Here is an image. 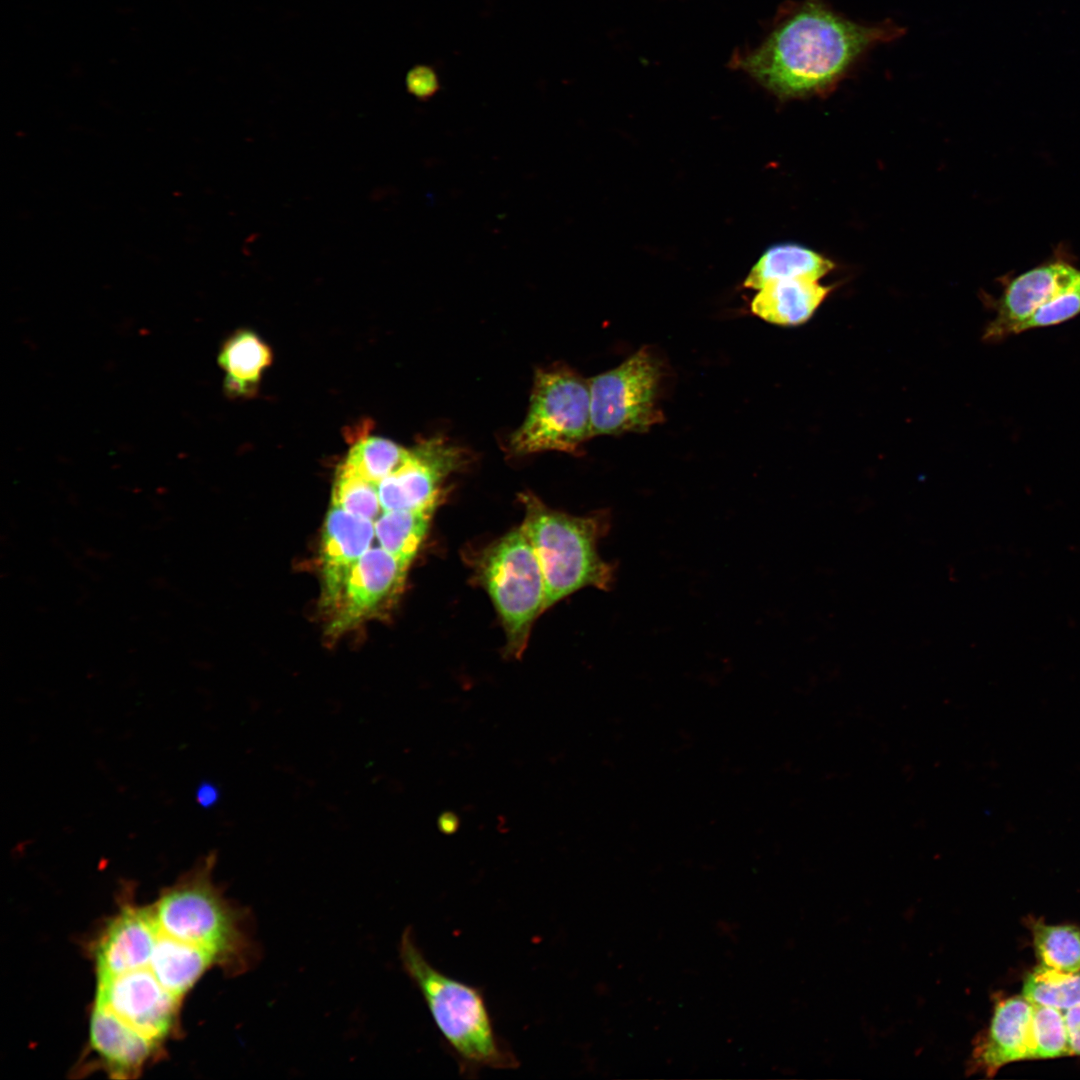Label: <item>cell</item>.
<instances>
[{"label": "cell", "mask_w": 1080, "mask_h": 1080, "mask_svg": "<svg viewBox=\"0 0 1080 1080\" xmlns=\"http://www.w3.org/2000/svg\"><path fill=\"white\" fill-rule=\"evenodd\" d=\"M905 33L891 20H851L823 0L789 1L755 47L730 62L782 98L831 91L877 46Z\"/></svg>", "instance_id": "obj_1"}, {"label": "cell", "mask_w": 1080, "mask_h": 1080, "mask_svg": "<svg viewBox=\"0 0 1080 1080\" xmlns=\"http://www.w3.org/2000/svg\"><path fill=\"white\" fill-rule=\"evenodd\" d=\"M216 859L210 852L150 906L164 932L208 950L226 976H238L255 967L260 948L251 912L213 881Z\"/></svg>", "instance_id": "obj_2"}, {"label": "cell", "mask_w": 1080, "mask_h": 1080, "mask_svg": "<svg viewBox=\"0 0 1080 1080\" xmlns=\"http://www.w3.org/2000/svg\"><path fill=\"white\" fill-rule=\"evenodd\" d=\"M402 967L422 994L435 1025L456 1057L460 1072L482 1068L515 1069V1054L498 1037L480 989L454 979L429 963L418 947L413 931L401 935Z\"/></svg>", "instance_id": "obj_3"}, {"label": "cell", "mask_w": 1080, "mask_h": 1080, "mask_svg": "<svg viewBox=\"0 0 1080 1080\" xmlns=\"http://www.w3.org/2000/svg\"><path fill=\"white\" fill-rule=\"evenodd\" d=\"M522 527L537 555L545 583L544 610L584 588L611 589L614 564L604 561L598 540L609 529V513L576 517L553 510L531 492L520 494Z\"/></svg>", "instance_id": "obj_4"}, {"label": "cell", "mask_w": 1080, "mask_h": 1080, "mask_svg": "<svg viewBox=\"0 0 1080 1080\" xmlns=\"http://www.w3.org/2000/svg\"><path fill=\"white\" fill-rule=\"evenodd\" d=\"M473 569L501 619L506 636L505 656L521 657L533 622L544 612L545 603L543 573L523 527L478 552Z\"/></svg>", "instance_id": "obj_5"}, {"label": "cell", "mask_w": 1080, "mask_h": 1080, "mask_svg": "<svg viewBox=\"0 0 1080 1080\" xmlns=\"http://www.w3.org/2000/svg\"><path fill=\"white\" fill-rule=\"evenodd\" d=\"M592 436L589 379L563 366L538 369L527 415L509 439L510 450L519 455L574 453Z\"/></svg>", "instance_id": "obj_6"}, {"label": "cell", "mask_w": 1080, "mask_h": 1080, "mask_svg": "<svg viewBox=\"0 0 1080 1080\" xmlns=\"http://www.w3.org/2000/svg\"><path fill=\"white\" fill-rule=\"evenodd\" d=\"M661 377L660 363L644 347L589 379L593 436L643 433L661 422L657 405Z\"/></svg>", "instance_id": "obj_7"}, {"label": "cell", "mask_w": 1080, "mask_h": 1080, "mask_svg": "<svg viewBox=\"0 0 1080 1080\" xmlns=\"http://www.w3.org/2000/svg\"><path fill=\"white\" fill-rule=\"evenodd\" d=\"M182 1002L148 970L98 977L94 1006L127 1025L159 1049L178 1032Z\"/></svg>", "instance_id": "obj_8"}, {"label": "cell", "mask_w": 1080, "mask_h": 1080, "mask_svg": "<svg viewBox=\"0 0 1080 1080\" xmlns=\"http://www.w3.org/2000/svg\"><path fill=\"white\" fill-rule=\"evenodd\" d=\"M466 451L436 436L410 449L404 462L377 484L382 512L436 509L448 477L467 463Z\"/></svg>", "instance_id": "obj_9"}, {"label": "cell", "mask_w": 1080, "mask_h": 1080, "mask_svg": "<svg viewBox=\"0 0 1080 1080\" xmlns=\"http://www.w3.org/2000/svg\"><path fill=\"white\" fill-rule=\"evenodd\" d=\"M409 566L382 547L370 548L347 577L328 634H344L394 600L404 586Z\"/></svg>", "instance_id": "obj_10"}, {"label": "cell", "mask_w": 1080, "mask_h": 1080, "mask_svg": "<svg viewBox=\"0 0 1080 1080\" xmlns=\"http://www.w3.org/2000/svg\"><path fill=\"white\" fill-rule=\"evenodd\" d=\"M1079 272L1069 262L1054 260L1008 280L1001 296L991 301L995 317L986 326L983 339L998 342L1021 333L1024 323Z\"/></svg>", "instance_id": "obj_11"}, {"label": "cell", "mask_w": 1080, "mask_h": 1080, "mask_svg": "<svg viewBox=\"0 0 1080 1080\" xmlns=\"http://www.w3.org/2000/svg\"><path fill=\"white\" fill-rule=\"evenodd\" d=\"M374 536L373 521L331 505L320 543L323 608L332 612L336 609L349 573L370 549Z\"/></svg>", "instance_id": "obj_12"}, {"label": "cell", "mask_w": 1080, "mask_h": 1080, "mask_svg": "<svg viewBox=\"0 0 1080 1080\" xmlns=\"http://www.w3.org/2000/svg\"><path fill=\"white\" fill-rule=\"evenodd\" d=\"M1032 1011L1024 996L997 1001L988 1028L974 1041L967 1073L992 1077L1005 1064L1033 1058Z\"/></svg>", "instance_id": "obj_13"}, {"label": "cell", "mask_w": 1080, "mask_h": 1080, "mask_svg": "<svg viewBox=\"0 0 1080 1080\" xmlns=\"http://www.w3.org/2000/svg\"><path fill=\"white\" fill-rule=\"evenodd\" d=\"M88 1051L94 1069L113 1078H136L161 1056V1049L110 1013L92 1008Z\"/></svg>", "instance_id": "obj_14"}, {"label": "cell", "mask_w": 1080, "mask_h": 1080, "mask_svg": "<svg viewBox=\"0 0 1080 1080\" xmlns=\"http://www.w3.org/2000/svg\"><path fill=\"white\" fill-rule=\"evenodd\" d=\"M832 288L810 277L770 281L758 290L751 311L772 324L800 325L812 317Z\"/></svg>", "instance_id": "obj_15"}, {"label": "cell", "mask_w": 1080, "mask_h": 1080, "mask_svg": "<svg viewBox=\"0 0 1080 1080\" xmlns=\"http://www.w3.org/2000/svg\"><path fill=\"white\" fill-rule=\"evenodd\" d=\"M271 361L270 348L255 333L241 330L233 334L224 343L218 357L226 376V392L233 396L253 393Z\"/></svg>", "instance_id": "obj_16"}, {"label": "cell", "mask_w": 1080, "mask_h": 1080, "mask_svg": "<svg viewBox=\"0 0 1080 1080\" xmlns=\"http://www.w3.org/2000/svg\"><path fill=\"white\" fill-rule=\"evenodd\" d=\"M835 264L823 255L796 244H780L767 249L744 281L746 288L759 290L765 283L785 278L810 277L820 280Z\"/></svg>", "instance_id": "obj_17"}, {"label": "cell", "mask_w": 1080, "mask_h": 1080, "mask_svg": "<svg viewBox=\"0 0 1080 1080\" xmlns=\"http://www.w3.org/2000/svg\"><path fill=\"white\" fill-rule=\"evenodd\" d=\"M434 511L429 508L382 512L374 521L380 547L410 565L426 536Z\"/></svg>", "instance_id": "obj_18"}, {"label": "cell", "mask_w": 1080, "mask_h": 1080, "mask_svg": "<svg viewBox=\"0 0 1080 1080\" xmlns=\"http://www.w3.org/2000/svg\"><path fill=\"white\" fill-rule=\"evenodd\" d=\"M1023 996L1033 1005L1066 1011L1080 1005V973L1040 964L1025 978Z\"/></svg>", "instance_id": "obj_19"}, {"label": "cell", "mask_w": 1080, "mask_h": 1080, "mask_svg": "<svg viewBox=\"0 0 1080 1080\" xmlns=\"http://www.w3.org/2000/svg\"><path fill=\"white\" fill-rule=\"evenodd\" d=\"M410 449L381 437H368L350 449L344 463L365 479L378 484L397 469Z\"/></svg>", "instance_id": "obj_20"}, {"label": "cell", "mask_w": 1080, "mask_h": 1080, "mask_svg": "<svg viewBox=\"0 0 1080 1080\" xmlns=\"http://www.w3.org/2000/svg\"><path fill=\"white\" fill-rule=\"evenodd\" d=\"M1034 947L1041 964L1064 972L1080 971V931L1069 925L1033 927Z\"/></svg>", "instance_id": "obj_21"}, {"label": "cell", "mask_w": 1080, "mask_h": 1080, "mask_svg": "<svg viewBox=\"0 0 1080 1080\" xmlns=\"http://www.w3.org/2000/svg\"><path fill=\"white\" fill-rule=\"evenodd\" d=\"M331 505L373 522L382 511L377 484L365 479L344 462L336 471Z\"/></svg>", "instance_id": "obj_22"}, {"label": "cell", "mask_w": 1080, "mask_h": 1080, "mask_svg": "<svg viewBox=\"0 0 1080 1080\" xmlns=\"http://www.w3.org/2000/svg\"><path fill=\"white\" fill-rule=\"evenodd\" d=\"M1032 1038L1033 1058L1071 1055L1065 1017L1059 1009L1033 1005Z\"/></svg>", "instance_id": "obj_23"}, {"label": "cell", "mask_w": 1080, "mask_h": 1080, "mask_svg": "<svg viewBox=\"0 0 1080 1080\" xmlns=\"http://www.w3.org/2000/svg\"><path fill=\"white\" fill-rule=\"evenodd\" d=\"M1080 314V272L1052 299L1041 306L1022 326L1027 330L1044 328L1066 322Z\"/></svg>", "instance_id": "obj_24"}, {"label": "cell", "mask_w": 1080, "mask_h": 1080, "mask_svg": "<svg viewBox=\"0 0 1080 1080\" xmlns=\"http://www.w3.org/2000/svg\"><path fill=\"white\" fill-rule=\"evenodd\" d=\"M407 91L420 101L431 99L440 89L436 71L428 65H415L405 79Z\"/></svg>", "instance_id": "obj_25"}, {"label": "cell", "mask_w": 1080, "mask_h": 1080, "mask_svg": "<svg viewBox=\"0 0 1080 1080\" xmlns=\"http://www.w3.org/2000/svg\"><path fill=\"white\" fill-rule=\"evenodd\" d=\"M1071 1055H1080V1005L1064 1013Z\"/></svg>", "instance_id": "obj_26"}, {"label": "cell", "mask_w": 1080, "mask_h": 1080, "mask_svg": "<svg viewBox=\"0 0 1080 1080\" xmlns=\"http://www.w3.org/2000/svg\"><path fill=\"white\" fill-rule=\"evenodd\" d=\"M220 796L221 793L218 786L208 780L199 783L195 791L197 803L202 808L206 809L214 807L218 803Z\"/></svg>", "instance_id": "obj_27"}, {"label": "cell", "mask_w": 1080, "mask_h": 1080, "mask_svg": "<svg viewBox=\"0 0 1080 1080\" xmlns=\"http://www.w3.org/2000/svg\"><path fill=\"white\" fill-rule=\"evenodd\" d=\"M438 825L442 832L453 833L459 825L458 817L451 812L443 813L438 819Z\"/></svg>", "instance_id": "obj_28"}]
</instances>
